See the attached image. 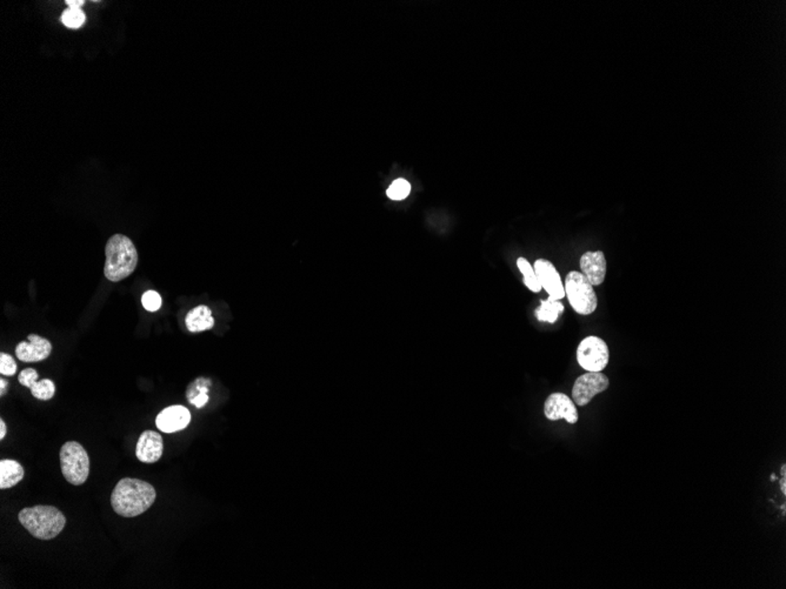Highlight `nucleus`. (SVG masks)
<instances>
[{
    "instance_id": "19",
    "label": "nucleus",
    "mask_w": 786,
    "mask_h": 589,
    "mask_svg": "<svg viewBox=\"0 0 786 589\" xmlns=\"http://www.w3.org/2000/svg\"><path fill=\"white\" fill-rule=\"evenodd\" d=\"M85 13L80 8H70L61 15V22L70 29H80L85 23Z\"/></svg>"
},
{
    "instance_id": "27",
    "label": "nucleus",
    "mask_w": 786,
    "mask_h": 589,
    "mask_svg": "<svg viewBox=\"0 0 786 589\" xmlns=\"http://www.w3.org/2000/svg\"><path fill=\"white\" fill-rule=\"evenodd\" d=\"M8 380L0 379V395H1V397H4V395H6V392H8Z\"/></svg>"
},
{
    "instance_id": "4",
    "label": "nucleus",
    "mask_w": 786,
    "mask_h": 589,
    "mask_svg": "<svg viewBox=\"0 0 786 589\" xmlns=\"http://www.w3.org/2000/svg\"><path fill=\"white\" fill-rule=\"evenodd\" d=\"M564 289L565 297H568V303L578 314L589 316L597 309V294L583 273L577 270L570 272L565 279Z\"/></svg>"
},
{
    "instance_id": "11",
    "label": "nucleus",
    "mask_w": 786,
    "mask_h": 589,
    "mask_svg": "<svg viewBox=\"0 0 786 589\" xmlns=\"http://www.w3.org/2000/svg\"><path fill=\"white\" fill-rule=\"evenodd\" d=\"M191 421V413L184 406H169L156 418V424L164 433L183 431Z\"/></svg>"
},
{
    "instance_id": "28",
    "label": "nucleus",
    "mask_w": 786,
    "mask_h": 589,
    "mask_svg": "<svg viewBox=\"0 0 786 589\" xmlns=\"http://www.w3.org/2000/svg\"><path fill=\"white\" fill-rule=\"evenodd\" d=\"M6 431H8L6 424H5V421L3 420V419H0V439H4L5 436H6Z\"/></svg>"
},
{
    "instance_id": "17",
    "label": "nucleus",
    "mask_w": 786,
    "mask_h": 589,
    "mask_svg": "<svg viewBox=\"0 0 786 589\" xmlns=\"http://www.w3.org/2000/svg\"><path fill=\"white\" fill-rule=\"evenodd\" d=\"M517 266H518L520 272L523 274L524 284H525L527 289L534 293L541 292L542 286L539 284L538 279H537L536 273H534V267L531 266V263H529L525 258H518V260H517Z\"/></svg>"
},
{
    "instance_id": "26",
    "label": "nucleus",
    "mask_w": 786,
    "mask_h": 589,
    "mask_svg": "<svg viewBox=\"0 0 786 589\" xmlns=\"http://www.w3.org/2000/svg\"><path fill=\"white\" fill-rule=\"evenodd\" d=\"M785 469H786V466L783 465L782 466V481H780V488H782V492L784 493V494H786V487H785V486H786V473H785Z\"/></svg>"
},
{
    "instance_id": "9",
    "label": "nucleus",
    "mask_w": 786,
    "mask_h": 589,
    "mask_svg": "<svg viewBox=\"0 0 786 589\" xmlns=\"http://www.w3.org/2000/svg\"><path fill=\"white\" fill-rule=\"evenodd\" d=\"M534 273L542 289L549 293V297L561 300L565 297V289L557 268L551 261L538 259L534 263Z\"/></svg>"
},
{
    "instance_id": "16",
    "label": "nucleus",
    "mask_w": 786,
    "mask_h": 589,
    "mask_svg": "<svg viewBox=\"0 0 786 589\" xmlns=\"http://www.w3.org/2000/svg\"><path fill=\"white\" fill-rule=\"evenodd\" d=\"M563 312L564 305L561 304L559 300H554L552 297H549L547 300L541 301V306L534 311V314L542 323H554Z\"/></svg>"
},
{
    "instance_id": "3",
    "label": "nucleus",
    "mask_w": 786,
    "mask_h": 589,
    "mask_svg": "<svg viewBox=\"0 0 786 589\" xmlns=\"http://www.w3.org/2000/svg\"><path fill=\"white\" fill-rule=\"evenodd\" d=\"M18 519L24 528L39 540H52L66 525V518L61 510L44 505L24 508L19 512Z\"/></svg>"
},
{
    "instance_id": "21",
    "label": "nucleus",
    "mask_w": 786,
    "mask_h": 589,
    "mask_svg": "<svg viewBox=\"0 0 786 589\" xmlns=\"http://www.w3.org/2000/svg\"><path fill=\"white\" fill-rule=\"evenodd\" d=\"M142 303L146 311L156 312L158 311L160 306H162V297L158 292L156 291H147L144 293L143 298H142Z\"/></svg>"
},
{
    "instance_id": "14",
    "label": "nucleus",
    "mask_w": 786,
    "mask_h": 589,
    "mask_svg": "<svg viewBox=\"0 0 786 589\" xmlns=\"http://www.w3.org/2000/svg\"><path fill=\"white\" fill-rule=\"evenodd\" d=\"M185 323L191 333H199L209 330L215 326V319L212 311L206 305H200L188 312L185 318Z\"/></svg>"
},
{
    "instance_id": "20",
    "label": "nucleus",
    "mask_w": 786,
    "mask_h": 589,
    "mask_svg": "<svg viewBox=\"0 0 786 589\" xmlns=\"http://www.w3.org/2000/svg\"><path fill=\"white\" fill-rule=\"evenodd\" d=\"M410 192L411 185L409 181H405V179H397L388 188L386 194L390 199L398 201V200L405 199L407 195L410 194Z\"/></svg>"
},
{
    "instance_id": "13",
    "label": "nucleus",
    "mask_w": 786,
    "mask_h": 589,
    "mask_svg": "<svg viewBox=\"0 0 786 589\" xmlns=\"http://www.w3.org/2000/svg\"><path fill=\"white\" fill-rule=\"evenodd\" d=\"M582 273L587 277L592 286L602 285L606 277L605 255L602 251H589L580 258Z\"/></svg>"
},
{
    "instance_id": "25",
    "label": "nucleus",
    "mask_w": 786,
    "mask_h": 589,
    "mask_svg": "<svg viewBox=\"0 0 786 589\" xmlns=\"http://www.w3.org/2000/svg\"><path fill=\"white\" fill-rule=\"evenodd\" d=\"M65 4H68L70 8H82L85 1L84 0H66Z\"/></svg>"
},
{
    "instance_id": "24",
    "label": "nucleus",
    "mask_w": 786,
    "mask_h": 589,
    "mask_svg": "<svg viewBox=\"0 0 786 589\" xmlns=\"http://www.w3.org/2000/svg\"><path fill=\"white\" fill-rule=\"evenodd\" d=\"M38 378H39V376H38L36 369H33V368H25L24 371L20 372V374L18 376V381L22 383L23 386L31 388V387L33 386L34 383H38Z\"/></svg>"
},
{
    "instance_id": "7",
    "label": "nucleus",
    "mask_w": 786,
    "mask_h": 589,
    "mask_svg": "<svg viewBox=\"0 0 786 589\" xmlns=\"http://www.w3.org/2000/svg\"><path fill=\"white\" fill-rule=\"evenodd\" d=\"M610 380L602 372H587L576 380L572 388V399L578 406H587L597 395L607 390Z\"/></svg>"
},
{
    "instance_id": "6",
    "label": "nucleus",
    "mask_w": 786,
    "mask_h": 589,
    "mask_svg": "<svg viewBox=\"0 0 786 589\" xmlns=\"http://www.w3.org/2000/svg\"><path fill=\"white\" fill-rule=\"evenodd\" d=\"M610 351L603 339L590 335L577 349V361L585 371L602 372L609 364Z\"/></svg>"
},
{
    "instance_id": "1",
    "label": "nucleus",
    "mask_w": 786,
    "mask_h": 589,
    "mask_svg": "<svg viewBox=\"0 0 786 589\" xmlns=\"http://www.w3.org/2000/svg\"><path fill=\"white\" fill-rule=\"evenodd\" d=\"M157 498L152 484L132 477L121 479L111 494L114 512L124 518H135L150 508Z\"/></svg>"
},
{
    "instance_id": "22",
    "label": "nucleus",
    "mask_w": 786,
    "mask_h": 589,
    "mask_svg": "<svg viewBox=\"0 0 786 589\" xmlns=\"http://www.w3.org/2000/svg\"><path fill=\"white\" fill-rule=\"evenodd\" d=\"M196 386L198 387V393L197 395H188V401L193 406H196L197 408H202L204 406L206 405L209 401V388L205 385L200 386V379L197 381Z\"/></svg>"
},
{
    "instance_id": "15",
    "label": "nucleus",
    "mask_w": 786,
    "mask_h": 589,
    "mask_svg": "<svg viewBox=\"0 0 786 589\" xmlns=\"http://www.w3.org/2000/svg\"><path fill=\"white\" fill-rule=\"evenodd\" d=\"M25 472L23 466L15 460H1L0 462V488L8 489L15 487L23 480Z\"/></svg>"
},
{
    "instance_id": "2",
    "label": "nucleus",
    "mask_w": 786,
    "mask_h": 589,
    "mask_svg": "<svg viewBox=\"0 0 786 589\" xmlns=\"http://www.w3.org/2000/svg\"><path fill=\"white\" fill-rule=\"evenodd\" d=\"M105 273L109 282H118L130 277L138 266V252L130 238L124 234H114L107 240L105 247Z\"/></svg>"
},
{
    "instance_id": "8",
    "label": "nucleus",
    "mask_w": 786,
    "mask_h": 589,
    "mask_svg": "<svg viewBox=\"0 0 786 589\" xmlns=\"http://www.w3.org/2000/svg\"><path fill=\"white\" fill-rule=\"evenodd\" d=\"M545 417L551 421L564 420L568 424H576L578 421V411L575 402L564 393H553L546 399L544 405Z\"/></svg>"
},
{
    "instance_id": "10",
    "label": "nucleus",
    "mask_w": 786,
    "mask_h": 589,
    "mask_svg": "<svg viewBox=\"0 0 786 589\" xmlns=\"http://www.w3.org/2000/svg\"><path fill=\"white\" fill-rule=\"evenodd\" d=\"M52 352V344L47 339L37 335H30L27 342H19L15 347V354L24 362H39L46 360Z\"/></svg>"
},
{
    "instance_id": "23",
    "label": "nucleus",
    "mask_w": 786,
    "mask_h": 589,
    "mask_svg": "<svg viewBox=\"0 0 786 589\" xmlns=\"http://www.w3.org/2000/svg\"><path fill=\"white\" fill-rule=\"evenodd\" d=\"M17 372V362L15 359L6 353L0 354V373L3 376H15Z\"/></svg>"
},
{
    "instance_id": "5",
    "label": "nucleus",
    "mask_w": 786,
    "mask_h": 589,
    "mask_svg": "<svg viewBox=\"0 0 786 589\" xmlns=\"http://www.w3.org/2000/svg\"><path fill=\"white\" fill-rule=\"evenodd\" d=\"M61 468L65 479L73 486H80L86 482L90 474V458L80 443L68 441L63 445Z\"/></svg>"
},
{
    "instance_id": "18",
    "label": "nucleus",
    "mask_w": 786,
    "mask_h": 589,
    "mask_svg": "<svg viewBox=\"0 0 786 589\" xmlns=\"http://www.w3.org/2000/svg\"><path fill=\"white\" fill-rule=\"evenodd\" d=\"M31 393L33 395L34 398L38 400H43V401H47L56 395V386L52 380L43 379L38 383H34L33 386L31 387Z\"/></svg>"
},
{
    "instance_id": "12",
    "label": "nucleus",
    "mask_w": 786,
    "mask_h": 589,
    "mask_svg": "<svg viewBox=\"0 0 786 589\" xmlns=\"http://www.w3.org/2000/svg\"><path fill=\"white\" fill-rule=\"evenodd\" d=\"M164 443L159 433L155 431H145L138 439L136 455L139 461L144 464H155L162 458Z\"/></svg>"
}]
</instances>
